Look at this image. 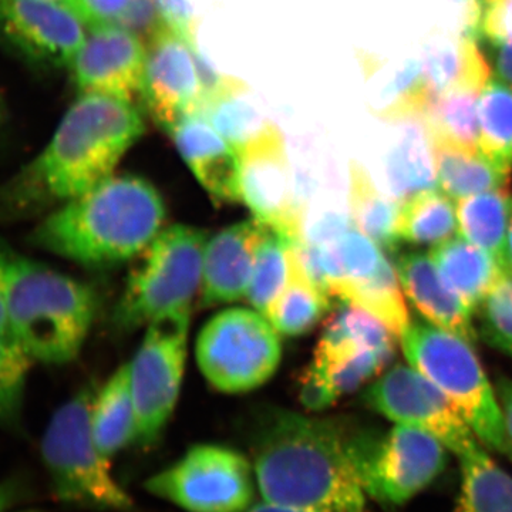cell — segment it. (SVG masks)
I'll return each instance as SVG.
<instances>
[{"label": "cell", "mask_w": 512, "mask_h": 512, "mask_svg": "<svg viewBox=\"0 0 512 512\" xmlns=\"http://www.w3.org/2000/svg\"><path fill=\"white\" fill-rule=\"evenodd\" d=\"M363 427L289 410L262 414L249 443L265 503L303 512H370L356 470Z\"/></svg>", "instance_id": "1"}, {"label": "cell", "mask_w": 512, "mask_h": 512, "mask_svg": "<svg viewBox=\"0 0 512 512\" xmlns=\"http://www.w3.org/2000/svg\"><path fill=\"white\" fill-rule=\"evenodd\" d=\"M144 131L143 117L130 101L82 93L42 153L10 185L6 207L23 212L92 190L113 175Z\"/></svg>", "instance_id": "2"}, {"label": "cell", "mask_w": 512, "mask_h": 512, "mask_svg": "<svg viewBox=\"0 0 512 512\" xmlns=\"http://www.w3.org/2000/svg\"><path fill=\"white\" fill-rule=\"evenodd\" d=\"M165 215L163 197L146 178L111 175L40 222L32 242L87 268H113L154 241Z\"/></svg>", "instance_id": "3"}, {"label": "cell", "mask_w": 512, "mask_h": 512, "mask_svg": "<svg viewBox=\"0 0 512 512\" xmlns=\"http://www.w3.org/2000/svg\"><path fill=\"white\" fill-rule=\"evenodd\" d=\"M92 286L45 264L13 255L8 332L30 359L64 365L79 356L96 318Z\"/></svg>", "instance_id": "4"}, {"label": "cell", "mask_w": 512, "mask_h": 512, "mask_svg": "<svg viewBox=\"0 0 512 512\" xmlns=\"http://www.w3.org/2000/svg\"><path fill=\"white\" fill-rule=\"evenodd\" d=\"M399 339L409 365L439 387L481 444L512 461V444L500 400L473 345L419 320L410 323Z\"/></svg>", "instance_id": "5"}, {"label": "cell", "mask_w": 512, "mask_h": 512, "mask_svg": "<svg viewBox=\"0 0 512 512\" xmlns=\"http://www.w3.org/2000/svg\"><path fill=\"white\" fill-rule=\"evenodd\" d=\"M96 392L84 389L57 409L42 439V458L56 500L97 512H136L134 498L110 474V463L94 443Z\"/></svg>", "instance_id": "6"}, {"label": "cell", "mask_w": 512, "mask_h": 512, "mask_svg": "<svg viewBox=\"0 0 512 512\" xmlns=\"http://www.w3.org/2000/svg\"><path fill=\"white\" fill-rule=\"evenodd\" d=\"M396 339L382 320L343 303L323 326L299 379L303 406L312 412L328 409L380 375L396 353Z\"/></svg>", "instance_id": "7"}, {"label": "cell", "mask_w": 512, "mask_h": 512, "mask_svg": "<svg viewBox=\"0 0 512 512\" xmlns=\"http://www.w3.org/2000/svg\"><path fill=\"white\" fill-rule=\"evenodd\" d=\"M207 232L171 225L140 254L114 311V323L133 330L168 313L191 309L201 288Z\"/></svg>", "instance_id": "8"}, {"label": "cell", "mask_w": 512, "mask_h": 512, "mask_svg": "<svg viewBox=\"0 0 512 512\" xmlns=\"http://www.w3.org/2000/svg\"><path fill=\"white\" fill-rule=\"evenodd\" d=\"M195 356L212 387L222 393H247L275 375L282 345L278 330L261 312L231 308L205 323Z\"/></svg>", "instance_id": "9"}, {"label": "cell", "mask_w": 512, "mask_h": 512, "mask_svg": "<svg viewBox=\"0 0 512 512\" xmlns=\"http://www.w3.org/2000/svg\"><path fill=\"white\" fill-rule=\"evenodd\" d=\"M448 448L433 434L397 424L387 434L363 427L356 470L367 498L400 507L426 490L446 470Z\"/></svg>", "instance_id": "10"}, {"label": "cell", "mask_w": 512, "mask_h": 512, "mask_svg": "<svg viewBox=\"0 0 512 512\" xmlns=\"http://www.w3.org/2000/svg\"><path fill=\"white\" fill-rule=\"evenodd\" d=\"M144 487L185 512H247L258 490L252 461L218 444L191 447Z\"/></svg>", "instance_id": "11"}, {"label": "cell", "mask_w": 512, "mask_h": 512, "mask_svg": "<svg viewBox=\"0 0 512 512\" xmlns=\"http://www.w3.org/2000/svg\"><path fill=\"white\" fill-rule=\"evenodd\" d=\"M190 322L191 309H184L148 323L143 342L130 363L136 446H154L173 416L184 379Z\"/></svg>", "instance_id": "12"}, {"label": "cell", "mask_w": 512, "mask_h": 512, "mask_svg": "<svg viewBox=\"0 0 512 512\" xmlns=\"http://www.w3.org/2000/svg\"><path fill=\"white\" fill-rule=\"evenodd\" d=\"M238 153L241 202L256 220L293 244H301L305 238V210L281 130L269 123L258 136L239 147Z\"/></svg>", "instance_id": "13"}, {"label": "cell", "mask_w": 512, "mask_h": 512, "mask_svg": "<svg viewBox=\"0 0 512 512\" xmlns=\"http://www.w3.org/2000/svg\"><path fill=\"white\" fill-rule=\"evenodd\" d=\"M367 407L386 419L433 434L460 457L481 441L436 384L412 366L397 365L363 393Z\"/></svg>", "instance_id": "14"}, {"label": "cell", "mask_w": 512, "mask_h": 512, "mask_svg": "<svg viewBox=\"0 0 512 512\" xmlns=\"http://www.w3.org/2000/svg\"><path fill=\"white\" fill-rule=\"evenodd\" d=\"M195 46L163 22L147 40L141 99L151 119L167 133L187 117L200 113L202 84Z\"/></svg>", "instance_id": "15"}, {"label": "cell", "mask_w": 512, "mask_h": 512, "mask_svg": "<svg viewBox=\"0 0 512 512\" xmlns=\"http://www.w3.org/2000/svg\"><path fill=\"white\" fill-rule=\"evenodd\" d=\"M0 35L37 63L70 69L87 33L86 23L66 3L0 0Z\"/></svg>", "instance_id": "16"}, {"label": "cell", "mask_w": 512, "mask_h": 512, "mask_svg": "<svg viewBox=\"0 0 512 512\" xmlns=\"http://www.w3.org/2000/svg\"><path fill=\"white\" fill-rule=\"evenodd\" d=\"M146 62L141 37L120 26H99L90 29L70 69L80 92L133 103L143 94Z\"/></svg>", "instance_id": "17"}, {"label": "cell", "mask_w": 512, "mask_h": 512, "mask_svg": "<svg viewBox=\"0 0 512 512\" xmlns=\"http://www.w3.org/2000/svg\"><path fill=\"white\" fill-rule=\"evenodd\" d=\"M268 225L251 218L222 229L207 242L202 262L204 305H221L247 298L256 252Z\"/></svg>", "instance_id": "18"}, {"label": "cell", "mask_w": 512, "mask_h": 512, "mask_svg": "<svg viewBox=\"0 0 512 512\" xmlns=\"http://www.w3.org/2000/svg\"><path fill=\"white\" fill-rule=\"evenodd\" d=\"M175 147L201 187L215 202H241V163L237 148L200 114L187 117L171 131Z\"/></svg>", "instance_id": "19"}, {"label": "cell", "mask_w": 512, "mask_h": 512, "mask_svg": "<svg viewBox=\"0 0 512 512\" xmlns=\"http://www.w3.org/2000/svg\"><path fill=\"white\" fill-rule=\"evenodd\" d=\"M394 269L404 295L426 322L476 345L474 313L444 281L430 255L421 252L404 254L397 259Z\"/></svg>", "instance_id": "20"}, {"label": "cell", "mask_w": 512, "mask_h": 512, "mask_svg": "<svg viewBox=\"0 0 512 512\" xmlns=\"http://www.w3.org/2000/svg\"><path fill=\"white\" fill-rule=\"evenodd\" d=\"M429 255L444 281L473 313L507 276L493 255L463 237L434 245Z\"/></svg>", "instance_id": "21"}, {"label": "cell", "mask_w": 512, "mask_h": 512, "mask_svg": "<svg viewBox=\"0 0 512 512\" xmlns=\"http://www.w3.org/2000/svg\"><path fill=\"white\" fill-rule=\"evenodd\" d=\"M420 62L433 99L457 87L483 90L491 79L490 63L478 49L476 37L457 33L433 37Z\"/></svg>", "instance_id": "22"}, {"label": "cell", "mask_w": 512, "mask_h": 512, "mask_svg": "<svg viewBox=\"0 0 512 512\" xmlns=\"http://www.w3.org/2000/svg\"><path fill=\"white\" fill-rule=\"evenodd\" d=\"M137 417L131 390V366L124 363L94 397L92 431L101 456L113 460L136 441Z\"/></svg>", "instance_id": "23"}, {"label": "cell", "mask_w": 512, "mask_h": 512, "mask_svg": "<svg viewBox=\"0 0 512 512\" xmlns=\"http://www.w3.org/2000/svg\"><path fill=\"white\" fill-rule=\"evenodd\" d=\"M387 180L394 200L403 202L436 183L433 143L424 117L399 121L386 165Z\"/></svg>", "instance_id": "24"}, {"label": "cell", "mask_w": 512, "mask_h": 512, "mask_svg": "<svg viewBox=\"0 0 512 512\" xmlns=\"http://www.w3.org/2000/svg\"><path fill=\"white\" fill-rule=\"evenodd\" d=\"M431 143L437 187L454 201L480 192L505 188L510 181V175L498 170L480 150L436 138H431Z\"/></svg>", "instance_id": "25"}, {"label": "cell", "mask_w": 512, "mask_h": 512, "mask_svg": "<svg viewBox=\"0 0 512 512\" xmlns=\"http://www.w3.org/2000/svg\"><path fill=\"white\" fill-rule=\"evenodd\" d=\"M400 204L387 197L373 183L372 177L362 164L349 163V218L367 238L376 242L383 251H394L399 245L397 220Z\"/></svg>", "instance_id": "26"}, {"label": "cell", "mask_w": 512, "mask_h": 512, "mask_svg": "<svg viewBox=\"0 0 512 512\" xmlns=\"http://www.w3.org/2000/svg\"><path fill=\"white\" fill-rule=\"evenodd\" d=\"M461 483L451 512H512V476L483 444L461 454Z\"/></svg>", "instance_id": "27"}, {"label": "cell", "mask_w": 512, "mask_h": 512, "mask_svg": "<svg viewBox=\"0 0 512 512\" xmlns=\"http://www.w3.org/2000/svg\"><path fill=\"white\" fill-rule=\"evenodd\" d=\"M511 201L510 192L505 188L480 192L456 201L461 237L493 255L501 268L510 225Z\"/></svg>", "instance_id": "28"}, {"label": "cell", "mask_w": 512, "mask_h": 512, "mask_svg": "<svg viewBox=\"0 0 512 512\" xmlns=\"http://www.w3.org/2000/svg\"><path fill=\"white\" fill-rule=\"evenodd\" d=\"M328 293L323 292L306 272L293 249L288 284L269 309L266 319L281 335L302 336L311 332L330 309Z\"/></svg>", "instance_id": "29"}, {"label": "cell", "mask_w": 512, "mask_h": 512, "mask_svg": "<svg viewBox=\"0 0 512 512\" xmlns=\"http://www.w3.org/2000/svg\"><path fill=\"white\" fill-rule=\"evenodd\" d=\"M456 201L439 187L426 188L400 204L397 235L412 245H439L456 237Z\"/></svg>", "instance_id": "30"}, {"label": "cell", "mask_w": 512, "mask_h": 512, "mask_svg": "<svg viewBox=\"0 0 512 512\" xmlns=\"http://www.w3.org/2000/svg\"><path fill=\"white\" fill-rule=\"evenodd\" d=\"M478 150L503 173L512 170V89L491 76L478 99Z\"/></svg>", "instance_id": "31"}, {"label": "cell", "mask_w": 512, "mask_h": 512, "mask_svg": "<svg viewBox=\"0 0 512 512\" xmlns=\"http://www.w3.org/2000/svg\"><path fill=\"white\" fill-rule=\"evenodd\" d=\"M247 93V84L229 79L220 92L202 103L198 113L237 150L271 123L245 99Z\"/></svg>", "instance_id": "32"}, {"label": "cell", "mask_w": 512, "mask_h": 512, "mask_svg": "<svg viewBox=\"0 0 512 512\" xmlns=\"http://www.w3.org/2000/svg\"><path fill=\"white\" fill-rule=\"evenodd\" d=\"M433 94L424 79L420 59H404L387 73L376 96L375 113L389 123L424 117Z\"/></svg>", "instance_id": "33"}, {"label": "cell", "mask_w": 512, "mask_h": 512, "mask_svg": "<svg viewBox=\"0 0 512 512\" xmlns=\"http://www.w3.org/2000/svg\"><path fill=\"white\" fill-rule=\"evenodd\" d=\"M480 94V89L457 87L434 97L424 114L430 137L478 150Z\"/></svg>", "instance_id": "34"}, {"label": "cell", "mask_w": 512, "mask_h": 512, "mask_svg": "<svg viewBox=\"0 0 512 512\" xmlns=\"http://www.w3.org/2000/svg\"><path fill=\"white\" fill-rule=\"evenodd\" d=\"M295 247L293 242L271 227L259 244L247 299L252 308L265 318L288 284Z\"/></svg>", "instance_id": "35"}, {"label": "cell", "mask_w": 512, "mask_h": 512, "mask_svg": "<svg viewBox=\"0 0 512 512\" xmlns=\"http://www.w3.org/2000/svg\"><path fill=\"white\" fill-rule=\"evenodd\" d=\"M28 353L10 333H0V427L16 429L30 370Z\"/></svg>", "instance_id": "36"}, {"label": "cell", "mask_w": 512, "mask_h": 512, "mask_svg": "<svg viewBox=\"0 0 512 512\" xmlns=\"http://www.w3.org/2000/svg\"><path fill=\"white\" fill-rule=\"evenodd\" d=\"M481 336L512 356V279L505 276L478 308Z\"/></svg>", "instance_id": "37"}, {"label": "cell", "mask_w": 512, "mask_h": 512, "mask_svg": "<svg viewBox=\"0 0 512 512\" xmlns=\"http://www.w3.org/2000/svg\"><path fill=\"white\" fill-rule=\"evenodd\" d=\"M478 37L491 47L512 42V0H484Z\"/></svg>", "instance_id": "38"}, {"label": "cell", "mask_w": 512, "mask_h": 512, "mask_svg": "<svg viewBox=\"0 0 512 512\" xmlns=\"http://www.w3.org/2000/svg\"><path fill=\"white\" fill-rule=\"evenodd\" d=\"M133 0H70L69 6L90 29L119 25Z\"/></svg>", "instance_id": "39"}, {"label": "cell", "mask_w": 512, "mask_h": 512, "mask_svg": "<svg viewBox=\"0 0 512 512\" xmlns=\"http://www.w3.org/2000/svg\"><path fill=\"white\" fill-rule=\"evenodd\" d=\"M154 2H156L161 22L175 30L188 42L195 43L197 22H195L191 0H154Z\"/></svg>", "instance_id": "40"}, {"label": "cell", "mask_w": 512, "mask_h": 512, "mask_svg": "<svg viewBox=\"0 0 512 512\" xmlns=\"http://www.w3.org/2000/svg\"><path fill=\"white\" fill-rule=\"evenodd\" d=\"M160 23V15L154 0H133L126 15L121 18L117 26L130 30L141 39L144 37L148 40Z\"/></svg>", "instance_id": "41"}, {"label": "cell", "mask_w": 512, "mask_h": 512, "mask_svg": "<svg viewBox=\"0 0 512 512\" xmlns=\"http://www.w3.org/2000/svg\"><path fill=\"white\" fill-rule=\"evenodd\" d=\"M13 252L0 244V333L8 332V292Z\"/></svg>", "instance_id": "42"}, {"label": "cell", "mask_w": 512, "mask_h": 512, "mask_svg": "<svg viewBox=\"0 0 512 512\" xmlns=\"http://www.w3.org/2000/svg\"><path fill=\"white\" fill-rule=\"evenodd\" d=\"M491 49H493V62L498 79L503 80L512 89V42L503 43Z\"/></svg>", "instance_id": "43"}, {"label": "cell", "mask_w": 512, "mask_h": 512, "mask_svg": "<svg viewBox=\"0 0 512 512\" xmlns=\"http://www.w3.org/2000/svg\"><path fill=\"white\" fill-rule=\"evenodd\" d=\"M495 392L500 400L505 427H507L508 437L512 444V380L505 376H498L497 382H495Z\"/></svg>", "instance_id": "44"}, {"label": "cell", "mask_w": 512, "mask_h": 512, "mask_svg": "<svg viewBox=\"0 0 512 512\" xmlns=\"http://www.w3.org/2000/svg\"><path fill=\"white\" fill-rule=\"evenodd\" d=\"M19 484L16 480H8L0 483V512L12 510L15 501H18Z\"/></svg>", "instance_id": "45"}, {"label": "cell", "mask_w": 512, "mask_h": 512, "mask_svg": "<svg viewBox=\"0 0 512 512\" xmlns=\"http://www.w3.org/2000/svg\"><path fill=\"white\" fill-rule=\"evenodd\" d=\"M505 274L512 278V201L510 225H508L507 244H505L504 265Z\"/></svg>", "instance_id": "46"}, {"label": "cell", "mask_w": 512, "mask_h": 512, "mask_svg": "<svg viewBox=\"0 0 512 512\" xmlns=\"http://www.w3.org/2000/svg\"><path fill=\"white\" fill-rule=\"evenodd\" d=\"M247 512H303L298 510H292V508L281 507V505H275L271 503L256 504L254 507L249 508Z\"/></svg>", "instance_id": "47"}, {"label": "cell", "mask_w": 512, "mask_h": 512, "mask_svg": "<svg viewBox=\"0 0 512 512\" xmlns=\"http://www.w3.org/2000/svg\"><path fill=\"white\" fill-rule=\"evenodd\" d=\"M53 2L66 3V5H69L70 0H53Z\"/></svg>", "instance_id": "48"}, {"label": "cell", "mask_w": 512, "mask_h": 512, "mask_svg": "<svg viewBox=\"0 0 512 512\" xmlns=\"http://www.w3.org/2000/svg\"><path fill=\"white\" fill-rule=\"evenodd\" d=\"M483 3H484V0H483Z\"/></svg>", "instance_id": "49"}, {"label": "cell", "mask_w": 512, "mask_h": 512, "mask_svg": "<svg viewBox=\"0 0 512 512\" xmlns=\"http://www.w3.org/2000/svg\"><path fill=\"white\" fill-rule=\"evenodd\" d=\"M512 279V278H511Z\"/></svg>", "instance_id": "50"}]
</instances>
